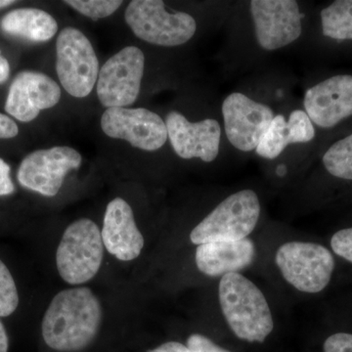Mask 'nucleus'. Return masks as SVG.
I'll return each instance as SVG.
<instances>
[{
  "instance_id": "13",
  "label": "nucleus",
  "mask_w": 352,
  "mask_h": 352,
  "mask_svg": "<svg viewBox=\"0 0 352 352\" xmlns=\"http://www.w3.org/2000/svg\"><path fill=\"white\" fill-rule=\"evenodd\" d=\"M166 124L177 156L185 160L199 157L206 163H212L219 156L221 127L217 120L192 122L182 113L173 111L166 116Z\"/></svg>"
},
{
  "instance_id": "19",
  "label": "nucleus",
  "mask_w": 352,
  "mask_h": 352,
  "mask_svg": "<svg viewBox=\"0 0 352 352\" xmlns=\"http://www.w3.org/2000/svg\"><path fill=\"white\" fill-rule=\"evenodd\" d=\"M1 28L6 34L32 43H44L57 34L56 20L41 9H16L4 16Z\"/></svg>"
},
{
  "instance_id": "15",
  "label": "nucleus",
  "mask_w": 352,
  "mask_h": 352,
  "mask_svg": "<svg viewBox=\"0 0 352 352\" xmlns=\"http://www.w3.org/2000/svg\"><path fill=\"white\" fill-rule=\"evenodd\" d=\"M305 113L312 124L332 129L352 116V75L332 76L305 92Z\"/></svg>"
},
{
  "instance_id": "24",
  "label": "nucleus",
  "mask_w": 352,
  "mask_h": 352,
  "mask_svg": "<svg viewBox=\"0 0 352 352\" xmlns=\"http://www.w3.org/2000/svg\"><path fill=\"white\" fill-rule=\"evenodd\" d=\"M333 252L352 263V228L338 231L331 240Z\"/></svg>"
},
{
  "instance_id": "28",
  "label": "nucleus",
  "mask_w": 352,
  "mask_h": 352,
  "mask_svg": "<svg viewBox=\"0 0 352 352\" xmlns=\"http://www.w3.org/2000/svg\"><path fill=\"white\" fill-rule=\"evenodd\" d=\"M19 133V129L12 119L0 113V139L13 138Z\"/></svg>"
},
{
  "instance_id": "10",
  "label": "nucleus",
  "mask_w": 352,
  "mask_h": 352,
  "mask_svg": "<svg viewBox=\"0 0 352 352\" xmlns=\"http://www.w3.org/2000/svg\"><path fill=\"white\" fill-rule=\"evenodd\" d=\"M101 127L109 138L124 139L144 151H157L168 138L166 122L145 108H109L102 116Z\"/></svg>"
},
{
  "instance_id": "27",
  "label": "nucleus",
  "mask_w": 352,
  "mask_h": 352,
  "mask_svg": "<svg viewBox=\"0 0 352 352\" xmlns=\"http://www.w3.org/2000/svg\"><path fill=\"white\" fill-rule=\"evenodd\" d=\"M10 170L8 164L4 160L0 159V196L11 195L15 191Z\"/></svg>"
},
{
  "instance_id": "29",
  "label": "nucleus",
  "mask_w": 352,
  "mask_h": 352,
  "mask_svg": "<svg viewBox=\"0 0 352 352\" xmlns=\"http://www.w3.org/2000/svg\"><path fill=\"white\" fill-rule=\"evenodd\" d=\"M147 352H193L188 346L177 342H168Z\"/></svg>"
},
{
  "instance_id": "22",
  "label": "nucleus",
  "mask_w": 352,
  "mask_h": 352,
  "mask_svg": "<svg viewBox=\"0 0 352 352\" xmlns=\"http://www.w3.org/2000/svg\"><path fill=\"white\" fill-rule=\"evenodd\" d=\"M19 305V294L12 274L0 259V317H8Z\"/></svg>"
},
{
  "instance_id": "8",
  "label": "nucleus",
  "mask_w": 352,
  "mask_h": 352,
  "mask_svg": "<svg viewBox=\"0 0 352 352\" xmlns=\"http://www.w3.org/2000/svg\"><path fill=\"white\" fill-rule=\"evenodd\" d=\"M145 68V56L135 46L113 55L99 71L97 95L102 105L126 108L138 99Z\"/></svg>"
},
{
  "instance_id": "14",
  "label": "nucleus",
  "mask_w": 352,
  "mask_h": 352,
  "mask_svg": "<svg viewBox=\"0 0 352 352\" xmlns=\"http://www.w3.org/2000/svg\"><path fill=\"white\" fill-rule=\"evenodd\" d=\"M61 88L50 76L25 71L14 78L7 95L6 111L16 120L32 122L39 112L56 106Z\"/></svg>"
},
{
  "instance_id": "32",
  "label": "nucleus",
  "mask_w": 352,
  "mask_h": 352,
  "mask_svg": "<svg viewBox=\"0 0 352 352\" xmlns=\"http://www.w3.org/2000/svg\"><path fill=\"white\" fill-rule=\"evenodd\" d=\"M14 1L12 0H0V8H3V7L11 6L13 4Z\"/></svg>"
},
{
  "instance_id": "12",
  "label": "nucleus",
  "mask_w": 352,
  "mask_h": 352,
  "mask_svg": "<svg viewBox=\"0 0 352 352\" xmlns=\"http://www.w3.org/2000/svg\"><path fill=\"white\" fill-rule=\"evenodd\" d=\"M250 8L256 41L264 50H281L300 38L302 14L295 0H252Z\"/></svg>"
},
{
  "instance_id": "11",
  "label": "nucleus",
  "mask_w": 352,
  "mask_h": 352,
  "mask_svg": "<svg viewBox=\"0 0 352 352\" xmlns=\"http://www.w3.org/2000/svg\"><path fill=\"white\" fill-rule=\"evenodd\" d=\"M224 129L229 142L242 152L256 149L274 119L270 106L233 92L222 103Z\"/></svg>"
},
{
  "instance_id": "17",
  "label": "nucleus",
  "mask_w": 352,
  "mask_h": 352,
  "mask_svg": "<svg viewBox=\"0 0 352 352\" xmlns=\"http://www.w3.org/2000/svg\"><path fill=\"white\" fill-rule=\"evenodd\" d=\"M256 256V247L251 239L219 241L206 243L196 250L198 270L208 276H224L238 273L251 265Z\"/></svg>"
},
{
  "instance_id": "16",
  "label": "nucleus",
  "mask_w": 352,
  "mask_h": 352,
  "mask_svg": "<svg viewBox=\"0 0 352 352\" xmlns=\"http://www.w3.org/2000/svg\"><path fill=\"white\" fill-rule=\"evenodd\" d=\"M101 235L105 249L122 261L138 258L144 248V237L136 226L132 208L122 198L108 204Z\"/></svg>"
},
{
  "instance_id": "4",
  "label": "nucleus",
  "mask_w": 352,
  "mask_h": 352,
  "mask_svg": "<svg viewBox=\"0 0 352 352\" xmlns=\"http://www.w3.org/2000/svg\"><path fill=\"white\" fill-rule=\"evenodd\" d=\"M261 204L256 192L247 189L227 197L192 230L193 244L245 239L256 228Z\"/></svg>"
},
{
  "instance_id": "26",
  "label": "nucleus",
  "mask_w": 352,
  "mask_h": 352,
  "mask_svg": "<svg viewBox=\"0 0 352 352\" xmlns=\"http://www.w3.org/2000/svg\"><path fill=\"white\" fill-rule=\"evenodd\" d=\"M187 346L193 352H230L222 349L205 336L193 333L187 340Z\"/></svg>"
},
{
  "instance_id": "31",
  "label": "nucleus",
  "mask_w": 352,
  "mask_h": 352,
  "mask_svg": "<svg viewBox=\"0 0 352 352\" xmlns=\"http://www.w3.org/2000/svg\"><path fill=\"white\" fill-rule=\"evenodd\" d=\"M9 339L6 329L0 320V352H8Z\"/></svg>"
},
{
  "instance_id": "3",
  "label": "nucleus",
  "mask_w": 352,
  "mask_h": 352,
  "mask_svg": "<svg viewBox=\"0 0 352 352\" xmlns=\"http://www.w3.org/2000/svg\"><path fill=\"white\" fill-rule=\"evenodd\" d=\"M100 229L88 219L76 220L67 227L56 252V265L66 283H87L100 270L104 258Z\"/></svg>"
},
{
  "instance_id": "6",
  "label": "nucleus",
  "mask_w": 352,
  "mask_h": 352,
  "mask_svg": "<svg viewBox=\"0 0 352 352\" xmlns=\"http://www.w3.org/2000/svg\"><path fill=\"white\" fill-rule=\"evenodd\" d=\"M275 261L288 283L308 294L323 291L335 270L332 254L315 243H286L278 249Z\"/></svg>"
},
{
  "instance_id": "9",
  "label": "nucleus",
  "mask_w": 352,
  "mask_h": 352,
  "mask_svg": "<svg viewBox=\"0 0 352 352\" xmlns=\"http://www.w3.org/2000/svg\"><path fill=\"white\" fill-rule=\"evenodd\" d=\"M82 159L68 146H56L28 155L18 170V182L25 189L46 197L56 196L69 171L78 170Z\"/></svg>"
},
{
  "instance_id": "23",
  "label": "nucleus",
  "mask_w": 352,
  "mask_h": 352,
  "mask_svg": "<svg viewBox=\"0 0 352 352\" xmlns=\"http://www.w3.org/2000/svg\"><path fill=\"white\" fill-rule=\"evenodd\" d=\"M65 3L91 19H102L115 13L122 4L117 0H68Z\"/></svg>"
},
{
  "instance_id": "18",
  "label": "nucleus",
  "mask_w": 352,
  "mask_h": 352,
  "mask_svg": "<svg viewBox=\"0 0 352 352\" xmlns=\"http://www.w3.org/2000/svg\"><path fill=\"white\" fill-rule=\"evenodd\" d=\"M315 138V129L305 111L295 110L287 120L283 115L274 116L256 152L263 159L274 160L291 144L308 143Z\"/></svg>"
},
{
  "instance_id": "1",
  "label": "nucleus",
  "mask_w": 352,
  "mask_h": 352,
  "mask_svg": "<svg viewBox=\"0 0 352 352\" xmlns=\"http://www.w3.org/2000/svg\"><path fill=\"white\" fill-rule=\"evenodd\" d=\"M102 317L101 303L91 289H64L53 298L44 314V342L56 351H82L98 335Z\"/></svg>"
},
{
  "instance_id": "30",
  "label": "nucleus",
  "mask_w": 352,
  "mask_h": 352,
  "mask_svg": "<svg viewBox=\"0 0 352 352\" xmlns=\"http://www.w3.org/2000/svg\"><path fill=\"white\" fill-rule=\"evenodd\" d=\"M10 74V67L6 57L2 56L1 50H0V83L6 82Z\"/></svg>"
},
{
  "instance_id": "20",
  "label": "nucleus",
  "mask_w": 352,
  "mask_h": 352,
  "mask_svg": "<svg viewBox=\"0 0 352 352\" xmlns=\"http://www.w3.org/2000/svg\"><path fill=\"white\" fill-rule=\"evenodd\" d=\"M322 32L327 38L352 39V0H337L321 11Z\"/></svg>"
},
{
  "instance_id": "21",
  "label": "nucleus",
  "mask_w": 352,
  "mask_h": 352,
  "mask_svg": "<svg viewBox=\"0 0 352 352\" xmlns=\"http://www.w3.org/2000/svg\"><path fill=\"white\" fill-rule=\"evenodd\" d=\"M323 164L335 177L352 180V134L329 148L324 155Z\"/></svg>"
},
{
  "instance_id": "2",
  "label": "nucleus",
  "mask_w": 352,
  "mask_h": 352,
  "mask_svg": "<svg viewBox=\"0 0 352 352\" xmlns=\"http://www.w3.org/2000/svg\"><path fill=\"white\" fill-rule=\"evenodd\" d=\"M222 314L241 340L263 342L274 328L272 314L263 292L240 273H229L219 282Z\"/></svg>"
},
{
  "instance_id": "5",
  "label": "nucleus",
  "mask_w": 352,
  "mask_h": 352,
  "mask_svg": "<svg viewBox=\"0 0 352 352\" xmlns=\"http://www.w3.org/2000/svg\"><path fill=\"white\" fill-rule=\"evenodd\" d=\"M124 18L138 38L164 47L186 43L197 31L196 21L190 14L168 12L161 0H134Z\"/></svg>"
},
{
  "instance_id": "25",
  "label": "nucleus",
  "mask_w": 352,
  "mask_h": 352,
  "mask_svg": "<svg viewBox=\"0 0 352 352\" xmlns=\"http://www.w3.org/2000/svg\"><path fill=\"white\" fill-rule=\"evenodd\" d=\"M324 352H352V335L338 333L331 336L324 344Z\"/></svg>"
},
{
  "instance_id": "7",
  "label": "nucleus",
  "mask_w": 352,
  "mask_h": 352,
  "mask_svg": "<svg viewBox=\"0 0 352 352\" xmlns=\"http://www.w3.org/2000/svg\"><path fill=\"white\" fill-rule=\"evenodd\" d=\"M56 72L62 87L72 96L85 98L99 76L98 58L89 39L80 30L65 28L56 41Z\"/></svg>"
}]
</instances>
